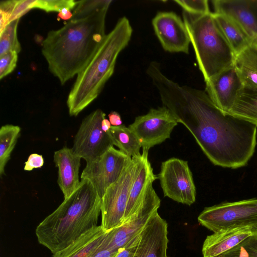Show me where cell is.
I'll list each match as a JSON object with an SVG mask.
<instances>
[{
    "mask_svg": "<svg viewBox=\"0 0 257 257\" xmlns=\"http://www.w3.org/2000/svg\"><path fill=\"white\" fill-rule=\"evenodd\" d=\"M71 11L67 8L63 9L58 14V18L62 20H70L73 15V13Z\"/></svg>",
    "mask_w": 257,
    "mask_h": 257,
    "instance_id": "obj_36",
    "label": "cell"
},
{
    "mask_svg": "<svg viewBox=\"0 0 257 257\" xmlns=\"http://www.w3.org/2000/svg\"><path fill=\"white\" fill-rule=\"evenodd\" d=\"M77 1L74 0H37L33 1L32 9H40L46 12H60L64 8L73 10Z\"/></svg>",
    "mask_w": 257,
    "mask_h": 257,
    "instance_id": "obj_28",
    "label": "cell"
},
{
    "mask_svg": "<svg viewBox=\"0 0 257 257\" xmlns=\"http://www.w3.org/2000/svg\"><path fill=\"white\" fill-rule=\"evenodd\" d=\"M257 232V226H233L207 236L202 245L203 257H218Z\"/></svg>",
    "mask_w": 257,
    "mask_h": 257,
    "instance_id": "obj_16",
    "label": "cell"
},
{
    "mask_svg": "<svg viewBox=\"0 0 257 257\" xmlns=\"http://www.w3.org/2000/svg\"><path fill=\"white\" fill-rule=\"evenodd\" d=\"M148 152L143 150L139 158L138 169L130 190L123 222H125L138 209L148 187L157 178L153 173L148 160Z\"/></svg>",
    "mask_w": 257,
    "mask_h": 257,
    "instance_id": "obj_19",
    "label": "cell"
},
{
    "mask_svg": "<svg viewBox=\"0 0 257 257\" xmlns=\"http://www.w3.org/2000/svg\"><path fill=\"white\" fill-rule=\"evenodd\" d=\"M174 2L180 6L184 11L189 13L205 15L210 13L208 2L206 0H175Z\"/></svg>",
    "mask_w": 257,
    "mask_h": 257,
    "instance_id": "obj_29",
    "label": "cell"
},
{
    "mask_svg": "<svg viewBox=\"0 0 257 257\" xmlns=\"http://www.w3.org/2000/svg\"><path fill=\"white\" fill-rule=\"evenodd\" d=\"M160 204L161 200L152 184L135 212L120 226L107 232L101 248L117 251L131 239L140 234Z\"/></svg>",
    "mask_w": 257,
    "mask_h": 257,
    "instance_id": "obj_8",
    "label": "cell"
},
{
    "mask_svg": "<svg viewBox=\"0 0 257 257\" xmlns=\"http://www.w3.org/2000/svg\"><path fill=\"white\" fill-rule=\"evenodd\" d=\"M140 240V234L133 238L120 248L114 257H133Z\"/></svg>",
    "mask_w": 257,
    "mask_h": 257,
    "instance_id": "obj_32",
    "label": "cell"
},
{
    "mask_svg": "<svg viewBox=\"0 0 257 257\" xmlns=\"http://www.w3.org/2000/svg\"><path fill=\"white\" fill-rule=\"evenodd\" d=\"M117 252L108 249H99L91 257H114Z\"/></svg>",
    "mask_w": 257,
    "mask_h": 257,
    "instance_id": "obj_35",
    "label": "cell"
},
{
    "mask_svg": "<svg viewBox=\"0 0 257 257\" xmlns=\"http://www.w3.org/2000/svg\"><path fill=\"white\" fill-rule=\"evenodd\" d=\"M155 33L163 48L171 53H189L190 40L185 25L172 12L158 13L152 20Z\"/></svg>",
    "mask_w": 257,
    "mask_h": 257,
    "instance_id": "obj_13",
    "label": "cell"
},
{
    "mask_svg": "<svg viewBox=\"0 0 257 257\" xmlns=\"http://www.w3.org/2000/svg\"><path fill=\"white\" fill-rule=\"evenodd\" d=\"M171 111L214 165L236 169L246 166L253 156L257 125L223 112L205 91L187 88Z\"/></svg>",
    "mask_w": 257,
    "mask_h": 257,
    "instance_id": "obj_1",
    "label": "cell"
},
{
    "mask_svg": "<svg viewBox=\"0 0 257 257\" xmlns=\"http://www.w3.org/2000/svg\"><path fill=\"white\" fill-rule=\"evenodd\" d=\"M214 13L233 18L257 43V0H214Z\"/></svg>",
    "mask_w": 257,
    "mask_h": 257,
    "instance_id": "obj_17",
    "label": "cell"
},
{
    "mask_svg": "<svg viewBox=\"0 0 257 257\" xmlns=\"http://www.w3.org/2000/svg\"><path fill=\"white\" fill-rule=\"evenodd\" d=\"M178 123L170 110L163 106L151 108L147 114L136 117L128 128L138 138L143 150L149 151L169 139Z\"/></svg>",
    "mask_w": 257,
    "mask_h": 257,
    "instance_id": "obj_11",
    "label": "cell"
},
{
    "mask_svg": "<svg viewBox=\"0 0 257 257\" xmlns=\"http://www.w3.org/2000/svg\"><path fill=\"white\" fill-rule=\"evenodd\" d=\"M221 31L235 55L254 42L252 38L233 18L226 14L213 13Z\"/></svg>",
    "mask_w": 257,
    "mask_h": 257,
    "instance_id": "obj_21",
    "label": "cell"
},
{
    "mask_svg": "<svg viewBox=\"0 0 257 257\" xmlns=\"http://www.w3.org/2000/svg\"><path fill=\"white\" fill-rule=\"evenodd\" d=\"M21 128L18 125L6 124L0 129V175L5 174V166L20 136Z\"/></svg>",
    "mask_w": 257,
    "mask_h": 257,
    "instance_id": "obj_25",
    "label": "cell"
},
{
    "mask_svg": "<svg viewBox=\"0 0 257 257\" xmlns=\"http://www.w3.org/2000/svg\"><path fill=\"white\" fill-rule=\"evenodd\" d=\"M101 198L92 184L81 179L77 188L36 228L40 244L54 254L97 226Z\"/></svg>",
    "mask_w": 257,
    "mask_h": 257,
    "instance_id": "obj_3",
    "label": "cell"
},
{
    "mask_svg": "<svg viewBox=\"0 0 257 257\" xmlns=\"http://www.w3.org/2000/svg\"><path fill=\"white\" fill-rule=\"evenodd\" d=\"M107 232L100 225H97L64 249L53 254V257H91L101 249Z\"/></svg>",
    "mask_w": 257,
    "mask_h": 257,
    "instance_id": "obj_20",
    "label": "cell"
},
{
    "mask_svg": "<svg viewBox=\"0 0 257 257\" xmlns=\"http://www.w3.org/2000/svg\"><path fill=\"white\" fill-rule=\"evenodd\" d=\"M165 197L191 205L196 200V188L187 161L176 158L162 163L158 174Z\"/></svg>",
    "mask_w": 257,
    "mask_h": 257,
    "instance_id": "obj_10",
    "label": "cell"
},
{
    "mask_svg": "<svg viewBox=\"0 0 257 257\" xmlns=\"http://www.w3.org/2000/svg\"><path fill=\"white\" fill-rule=\"evenodd\" d=\"M228 113L257 125V87L242 86Z\"/></svg>",
    "mask_w": 257,
    "mask_h": 257,
    "instance_id": "obj_23",
    "label": "cell"
},
{
    "mask_svg": "<svg viewBox=\"0 0 257 257\" xmlns=\"http://www.w3.org/2000/svg\"><path fill=\"white\" fill-rule=\"evenodd\" d=\"M111 2L77 1L72 18L61 28L49 31L42 41V53L48 69L62 85L87 66L101 44Z\"/></svg>",
    "mask_w": 257,
    "mask_h": 257,
    "instance_id": "obj_2",
    "label": "cell"
},
{
    "mask_svg": "<svg viewBox=\"0 0 257 257\" xmlns=\"http://www.w3.org/2000/svg\"><path fill=\"white\" fill-rule=\"evenodd\" d=\"M132 159L111 147L98 158L86 162L81 179L88 180L102 198L109 186L120 177Z\"/></svg>",
    "mask_w": 257,
    "mask_h": 257,
    "instance_id": "obj_12",
    "label": "cell"
},
{
    "mask_svg": "<svg viewBox=\"0 0 257 257\" xmlns=\"http://www.w3.org/2000/svg\"><path fill=\"white\" fill-rule=\"evenodd\" d=\"M111 123L109 120L106 118H104L102 121V128L103 131L106 133L109 132L111 127Z\"/></svg>",
    "mask_w": 257,
    "mask_h": 257,
    "instance_id": "obj_37",
    "label": "cell"
},
{
    "mask_svg": "<svg viewBox=\"0 0 257 257\" xmlns=\"http://www.w3.org/2000/svg\"><path fill=\"white\" fill-rule=\"evenodd\" d=\"M205 90L211 101L221 110L228 113L243 85L232 66L205 82Z\"/></svg>",
    "mask_w": 257,
    "mask_h": 257,
    "instance_id": "obj_14",
    "label": "cell"
},
{
    "mask_svg": "<svg viewBox=\"0 0 257 257\" xmlns=\"http://www.w3.org/2000/svg\"><path fill=\"white\" fill-rule=\"evenodd\" d=\"M133 29L125 17L118 19L107 34L87 66L77 75L67 105L70 116H77L100 94L114 70L119 53L131 40Z\"/></svg>",
    "mask_w": 257,
    "mask_h": 257,
    "instance_id": "obj_4",
    "label": "cell"
},
{
    "mask_svg": "<svg viewBox=\"0 0 257 257\" xmlns=\"http://www.w3.org/2000/svg\"><path fill=\"white\" fill-rule=\"evenodd\" d=\"M18 53L10 51L0 56V79L12 73L17 66Z\"/></svg>",
    "mask_w": 257,
    "mask_h": 257,
    "instance_id": "obj_30",
    "label": "cell"
},
{
    "mask_svg": "<svg viewBox=\"0 0 257 257\" xmlns=\"http://www.w3.org/2000/svg\"><path fill=\"white\" fill-rule=\"evenodd\" d=\"M34 0H16V4L11 16L10 23L20 19V18L32 9V6Z\"/></svg>",
    "mask_w": 257,
    "mask_h": 257,
    "instance_id": "obj_31",
    "label": "cell"
},
{
    "mask_svg": "<svg viewBox=\"0 0 257 257\" xmlns=\"http://www.w3.org/2000/svg\"><path fill=\"white\" fill-rule=\"evenodd\" d=\"M168 225L156 211L140 234L133 257H168Z\"/></svg>",
    "mask_w": 257,
    "mask_h": 257,
    "instance_id": "obj_15",
    "label": "cell"
},
{
    "mask_svg": "<svg viewBox=\"0 0 257 257\" xmlns=\"http://www.w3.org/2000/svg\"><path fill=\"white\" fill-rule=\"evenodd\" d=\"M218 257H257V232Z\"/></svg>",
    "mask_w": 257,
    "mask_h": 257,
    "instance_id": "obj_27",
    "label": "cell"
},
{
    "mask_svg": "<svg viewBox=\"0 0 257 257\" xmlns=\"http://www.w3.org/2000/svg\"><path fill=\"white\" fill-rule=\"evenodd\" d=\"M198 220L213 232L233 226H257V198L225 202L205 207Z\"/></svg>",
    "mask_w": 257,
    "mask_h": 257,
    "instance_id": "obj_6",
    "label": "cell"
},
{
    "mask_svg": "<svg viewBox=\"0 0 257 257\" xmlns=\"http://www.w3.org/2000/svg\"><path fill=\"white\" fill-rule=\"evenodd\" d=\"M20 19L10 23L0 33V56L10 51L19 53L21 50L17 36V29Z\"/></svg>",
    "mask_w": 257,
    "mask_h": 257,
    "instance_id": "obj_26",
    "label": "cell"
},
{
    "mask_svg": "<svg viewBox=\"0 0 257 257\" xmlns=\"http://www.w3.org/2000/svg\"><path fill=\"white\" fill-rule=\"evenodd\" d=\"M110 134L113 145L131 158L141 156V146L139 141L133 132L124 125L111 126Z\"/></svg>",
    "mask_w": 257,
    "mask_h": 257,
    "instance_id": "obj_24",
    "label": "cell"
},
{
    "mask_svg": "<svg viewBox=\"0 0 257 257\" xmlns=\"http://www.w3.org/2000/svg\"><path fill=\"white\" fill-rule=\"evenodd\" d=\"M105 114L97 109L82 120L74 137L72 148L75 154L86 162L94 160L113 146L110 132L102 128Z\"/></svg>",
    "mask_w": 257,
    "mask_h": 257,
    "instance_id": "obj_9",
    "label": "cell"
},
{
    "mask_svg": "<svg viewBox=\"0 0 257 257\" xmlns=\"http://www.w3.org/2000/svg\"><path fill=\"white\" fill-rule=\"evenodd\" d=\"M140 157L132 158L120 177L109 186L101 198L100 225L105 231L116 228L123 223L130 190Z\"/></svg>",
    "mask_w": 257,
    "mask_h": 257,
    "instance_id": "obj_7",
    "label": "cell"
},
{
    "mask_svg": "<svg viewBox=\"0 0 257 257\" xmlns=\"http://www.w3.org/2000/svg\"><path fill=\"white\" fill-rule=\"evenodd\" d=\"M108 116L112 126H119L122 124L120 115L117 112L112 111L108 114Z\"/></svg>",
    "mask_w": 257,
    "mask_h": 257,
    "instance_id": "obj_34",
    "label": "cell"
},
{
    "mask_svg": "<svg viewBox=\"0 0 257 257\" xmlns=\"http://www.w3.org/2000/svg\"><path fill=\"white\" fill-rule=\"evenodd\" d=\"M182 15L205 82L233 66L235 55L213 13L196 15L183 11Z\"/></svg>",
    "mask_w": 257,
    "mask_h": 257,
    "instance_id": "obj_5",
    "label": "cell"
},
{
    "mask_svg": "<svg viewBox=\"0 0 257 257\" xmlns=\"http://www.w3.org/2000/svg\"><path fill=\"white\" fill-rule=\"evenodd\" d=\"M81 159L72 148L66 147L54 152V162L58 168L57 182L64 199L70 196L80 184L79 171Z\"/></svg>",
    "mask_w": 257,
    "mask_h": 257,
    "instance_id": "obj_18",
    "label": "cell"
},
{
    "mask_svg": "<svg viewBox=\"0 0 257 257\" xmlns=\"http://www.w3.org/2000/svg\"><path fill=\"white\" fill-rule=\"evenodd\" d=\"M44 161L41 155L34 153L31 154L25 162L24 169L25 171H31L34 168H41L44 165Z\"/></svg>",
    "mask_w": 257,
    "mask_h": 257,
    "instance_id": "obj_33",
    "label": "cell"
},
{
    "mask_svg": "<svg viewBox=\"0 0 257 257\" xmlns=\"http://www.w3.org/2000/svg\"><path fill=\"white\" fill-rule=\"evenodd\" d=\"M233 66L243 86L257 87V43L235 55Z\"/></svg>",
    "mask_w": 257,
    "mask_h": 257,
    "instance_id": "obj_22",
    "label": "cell"
}]
</instances>
